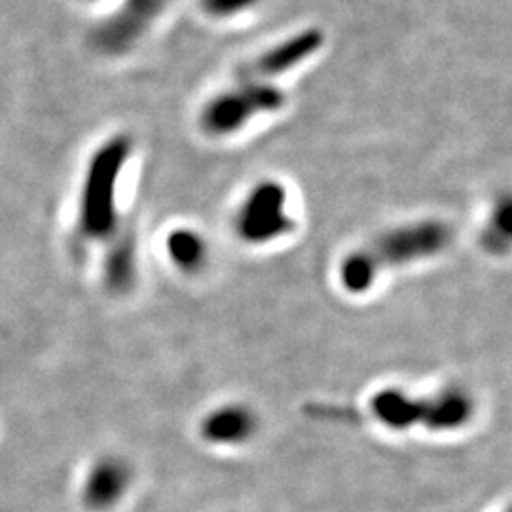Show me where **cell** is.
<instances>
[{"label":"cell","instance_id":"6da1fadb","mask_svg":"<svg viewBox=\"0 0 512 512\" xmlns=\"http://www.w3.org/2000/svg\"><path fill=\"white\" fill-rule=\"evenodd\" d=\"M450 241L452 228L442 220H414L391 228L344 256L338 268V281L353 296L368 293L387 270L440 255Z\"/></svg>","mask_w":512,"mask_h":512},{"label":"cell","instance_id":"7a4b0ae2","mask_svg":"<svg viewBox=\"0 0 512 512\" xmlns=\"http://www.w3.org/2000/svg\"><path fill=\"white\" fill-rule=\"evenodd\" d=\"M370 412L393 431L423 427L448 433L465 427L475 414L473 397L461 387H446L439 393L416 397L399 387L380 389L370 399Z\"/></svg>","mask_w":512,"mask_h":512},{"label":"cell","instance_id":"3957f363","mask_svg":"<svg viewBox=\"0 0 512 512\" xmlns=\"http://www.w3.org/2000/svg\"><path fill=\"white\" fill-rule=\"evenodd\" d=\"M285 93L268 80L243 78L232 90L211 97L202 110L200 124L211 137H230L260 114L283 109Z\"/></svg>","mask_w":512,"mask_h":512},{"label":"cell","instance_id":"277c9868","mask_svg":"<svg viewBox=\"0 0 512 512\" xmlns=\"http://www.w3.org/2000/svg\"><path fill=\"white\" fill-rule=\"evenodd\" d=\"M234 228L243 243L256 247L293 234L296 219L289 209L287 188L274 179L256 183L238 207Z\"/></svg>","mask_w":512,"mask_h":512},{"label":"cell","instance_id":"5b68a950","mask_svg":"<svg viewBox=\"0 0 512 512\" xmlns=\"http://www.w3.org/2000/svg\"><path fill=\"white\" fill-rule=\"evenodd\" d=\"M129 154V141L118 137L95 158L92 169V186L88 202V228L95 234H105L114 222L112 198L116 177Z\"/></svg>","mask_w":512,"mask_h":512},{"label":"cell","instance_id":"8992f818","mask_svg":"<svg viewBox=\"0 0 512 512\" xmlns=\"http://www.w3.org/2000/svg\"><path fill=\"white\" fill-rule=\"evenodd\" d=\"M323 46V35L317 29H306L294 37L279 42L272 50L260 55L245 71L241 78L268 80L279 74L289 73L306 59H310Z\"/></svg>","mask_w":512,"mask_h":512},{"label":"cell","instance_id":"52a82bcc","mask_svg":"<svg viewBox=\"0 0 512 512\" xmlns=\"http://www.w3.org/2000/svg\"><path fill=\"white\" fill-rule=\"evenodd\" d=\"M255 412L245 404H222L209 412L200 423V435L213 446H238L256 433Z\"/></svg>","mask_w":512,"mask_h":512},{"label":"cell","instance_id":"ba28073f","mask_svg":"<svg viewBox=\"0 0 512 512\" xmlns=\"http://www.w3.org/2000/svg\"><path fill=\"white\" fill-rule=\"evenodd\" d=\"M156 10L158 0H128L120 14L97 29L95 40L105 50H122L141 35Z\"/></svg>","mask_w":512,"mask_h":512},{"label":"cell","instance_id":"9c48e42d","mask_svg":"<svg viewBox=\"0 0 512 512\" xmlns=\"http://www.w3.org/2000/svg\"><path fill=\"white\" fill-rule=\"evenodd\" d=\"M128 486V465L118 459H105L90 473L84 497L92 509H109L126 494Z\"/></svg>","mask_w":512,"mask_h":512},{"label":"cell","instance_id":"30bf717a","mask_svg":"<svg viewBox=\"0 0 512 512\" xmlns=\"http://www.w3.org/2000/svg\"><path fill=\"white\" fill-rule=\"evenodd\" d=\"M165 251L173 266L184 274H198L209 258L207 241L192 228L173 230L165 239Z\"/></svg>","mask_w":512,"mask_h":512},{"label":"cell","instance_id":"8fae6325","mask_svg":"<svg viewBox=\"0 0 512 512\" xmlns=\"http://www.w3.org/2000/svg\"><path fill=\"white\" fill-rule=\"evenodd\" d=\"M484 243L488 249L501 253L511 243V203L503 202L490 217Z\"/></svg>","mask_w":512,"mask_h":512},{"label":"cell","instance_id":"7c38bea8","mask_svg":"<svg viewBox=\"0 0 512 512\" xmlns=\"http://www.w3.org/2000/svg\"><path fill=\"white\" fill-rule=\"evenodd\" d=\"M205 12L215 18H234L251 10L258 4V0H202Z\"/></svg>","mask_w":512,"mask_h":512}]
</instances>
